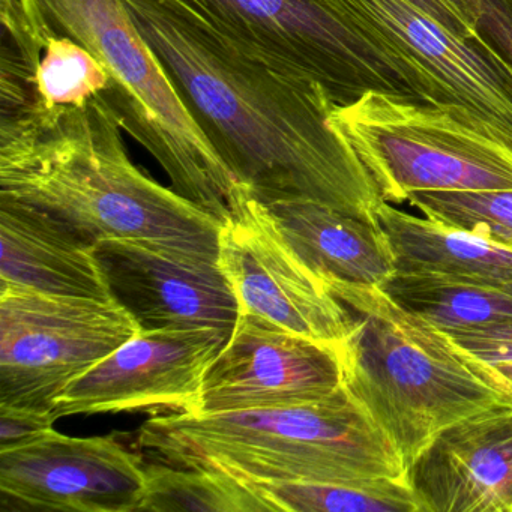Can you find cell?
Instances as JSON below:
<instances>
[{"label": "cell", "instance_id": "cell-11", "mask_svg": "<svg viewBox=\"0 0 512 512\" xmlns=\"http://www.w3.org/2000/svg\"><path fill=\"white\" fill-rule=\"evenodd\" d=\"M145 464L113 436H46L0 452V499L10 511L133 512Z\"/></svg>", "mask_w": 512, "mask_h": 512}, {"label": "cell", "instance_id": "cell-2", "mask_svg": "<svg viewBox=\"0 0 512 512\" xmlns=\"http://www.w3.org/2000/svg\"><path fill=\"white\" fill-rule=\"evenodd\" d=\"M122 131L103 98L0 107V196L47 212L92 244L128 239L218 262L223 224L140 170Z\"/></svg>", "mask_w": 512, "mask_h": 512}, {"label": "cell", "instance_id": "cell-21", "mask_svg": "<svg viewBox=\"0 0 512 512\" xmlns=\"http://www.w3.org/2000/svg\"><path fill=\"white\" fill-rule=\"evenodd\" d=\"M146 493L139 511L266 512L271 505L247 482L214 470L146 464Z\"/></svg>", "mask_w": 512, "mask_h": 512}, {"label": "cell", "instance_id": "cell-16", "mask_svg": "<svg viewBox=\"0 0 512 512\" xmlns=\"http://www.w3.org/2000/svg\"><path fill=\"white\" fill-rule=\"evenodd\" d=\"M0 290L112 299L95 244L58 218L0 196Z\"/></svg>", "mask_w": 512, "mask_h": 512}, {"label": "cell", "instance_id": "cell-19", "mask_svg": "<svg viewBox=\"0 0 512 512\" xmlns=\"http://www.w3.org/2000/svg\"><path fill=\"white\" fill-rule=\"evenodd\" d=\"M380 289L445 334L512 323L508 281L394 274Z\"/></svg>", "mask_w": 512, "mask_h": 512}, {"label": "cell", "instance_id": "cell-22", "mask_svg": "<svg viewBox=\"0 0 512 512\" xmlns=\"http://www.w3.org/2000/svg\"><path fill=\"white\" fill-rule=\"evenodd\" d=\"M35 100L47 106H86L103 97L110 76L100 61L77 41L53 34L31 77Z\"/></svg>", "mask_w": 512, "mask_h": 512}, {"label": "cell", "instance_id": "cell-13", "mask_svg": "<svg viewBox=\"0 0 512 512\" xmlns=\"http://www.w3.org/2000/svg\"><path fill=\"white\" fill-rule=\"evenodd\" d=\"M341 388L337 349L241 313L206 371L194 415L298 406L325 400Z\"/></svg>", "mask_w": 512, "mask_h": 512}, {"label": "cell", "instance_id": "cell-24", "mask_svg": "<svg viewBox=\"0 0 512 512\" xmlns=\"http://www.w3.org/2000/svg\"><path fill=\"white\" fill-rule=\"evenodd\" d=\"M479 40L512 70V0H451Z\"/></svg>", "mask_w": 512, "mask_h": 512}, {"label": "cell", "instance_id": "cell-1", "mask_svg": "<svg viewBox=\"0 0 512 512\" xmlns=\"http://www.w3.org/2000/svg\"><path fill=\"white\" fill-rule=\"evenodd\" d=\"M236 181L260 202L308 199L376 226L385 202L332 128L334 103L215 40L161 0H121Z\"/></svg>", "mask_w": 512, "mask_h": 512}, {"label": "cell", "instance_id": "cell-8", "mask_svg": "<svg viewBox=\"0 0 512 512\" xmlns=\"http://www.w3.org/2000/svg\"><path fill=\"white\" fill-rule=\"evenodd\" d=\"M421 68L467 124L512 149V70L467 25L451 0H323Z\"/></svg>", "mask_w": 512, "mask_h": 512}, {"label": "cell", "instance_id": "cell-17", "mask_svg": "<svg viewBox=\"0 0 512 512\" xmlns=\"http://www.w3.org/2000/svg\"><path fill=\"white\" fill-rule=\"evenodd\" d=\"M263 203L287 244L325 283L382 287L394 275L391 251L374 224L299 197Z\"/></svg>", "mask_w": 512, "mask_h": 512}, {"label": "cell", "instance_id": "cell-25", "mask_svg": "<svg viewBox=\"0 0 512 512\" xmlns=\"http://www.w3.org/2000/svg\"><path fill=\"white\" fill-rule=\"evenodd\" d=\"M58 421L53 412L0 406V452L20 448L46 436Z\"/></svg>", "mask_w": 512, "mask_h": 512}, {"label": "cell", "instance_id": "cell-14", "mask_svg": "<svg viewBox=\"0 0 512 512\" xmlns=\"http://www.w3.org/2000/svg\"><path fill=\"white\" fill-rule=\"evenodd\" d=\"M110 295L142 331L212 329L232 337L241 304L220 260L128 239L95 244Z\"/></svg>", "mask_w": 512, "mask_h": 512}, {"label": "cell", "instance_id": "cell-9", "mask_svg": "<svg viewBox=\"0 0 512 512\" xmlns=\"http://www.w3.org/2000/svg\"><path fill=\"white\" fill-rule=\"evenodd\" d=\"M140 331L115 299L0 290V406L53 412L71 382Z\"/></svg>", "mask_w": 512, "mask_h": 512}, {"label": "cell", "instance_id": "cell-10", "mask_svg": "<svg viewBox=\"0 0 512 512\" xmlns=\"http://www.w3.org/2000/svg\"><path fill=\"white\" fill-rule=\"evenodd\" d=\"M229 206V220L221 227L220 265L241 313L340 352L350 331L343 302L299 259L265 203L245 185H235Z\"/></svg>", "mask_w": 512, "mask_h": 512}, {"label": "cell", "instance_id": "cell-4", "mask_svg": "<svg viewBox=\"0 0 512 512\" xmlns=\"http://www.w3.org/2000/svg\"><path fill=\"white\" fill-rule=\"evenodd\" d=\"M137 445L161 463L242 481L406 479L407 473L394 443L344 385L298 406L152 416Z\"/></svg>", "mask_w": 512, "mask_h": 512}, {"label": "cell", "instance_id": "cell-15", "mask_svg": "<svg viewBox=\"0 0 512 512\" xmlns=\"http://www.w3.org/2000/svg\"><path fill=\"white\" fill-rule=\"evenodd\" d=\"M406 478L421 512H512V403L446 428Z\"/></svg>", "mask_w": 512, "mask_h": 512}, {"label": "cell", "instance_id": "cell-6", "mask_svg": "<svg viewBox=\"0 0 512 512\" xmlns=\"http://www.w3.org/2000/svg\"><path fill=\"white\" fill-rule=\"evenodd\" d=\"M47 31L85 46L106 68L103 95L122 130L169 175L172 188L221 224L238 184L194 121L121 0H37Z\"/></svg>", "mask_w": 512, "mask_h": 512}, {"label": "cell", "instance_id": "cell-26", "mask_svg": "<svg viewBox=\"0 0 512 512\" xmlns=\"http://www.w3.org/2000/svg\"><path fill=\"white\" fill-rule=\"evenodd\" d=\"M449 337L470 355L487 364L512 361V323L488 326Z\"/></svg>", "mask_w": 512, "mask_h": 512}, {"label": "cell", "instance_id": "cell-12", "mask_svg": "<svg viewBox=\"0 0 512 512\" xmlns=\"http://www.w3.org/2000/svg\"><path fill=\"white\" fill-rule=\"evenodd\" d=\"M229 337L212 329L140 331L56 398V418L197 413L206 371Z\"/></svg>", "mask_w": 512, "mask_h": 512}, {"label": "cell", "instance_id": "cell-23", "mask_svg": "<svg viewBox=\"0 0 512 512\" xmlns=\"http://www.w3.org/2000/svg\"><path fill=\"white\" fill-rule=\"evenodd\" d=\"M407 202L430 220L512 250V188L418 191Z\"/></svg>", "mask_w": 512, "mask_h": 512}, {"label": "cell", "instance_id": "cell-18", "mask_svg": "<svg viewBox=\"0 0 512 512\" xmlns=\"http://www.w3.org/2000/svg\"><path fill=\"white\" fill-rule=\"evenodd\" d=\"M376 226L394 260V274L484 278L512 283V250L416 217L382 202Z\"/></svg>", "mask_w": 512, "mask_h": 512}, {"label": "cell", "instance_id": "cell-3", "mask_svg": "<svg viewBox=\"0 0 512 512\" xmlns=\"http://www.w3.org/2000/svg\"><path fill=\"white\" fill-rule=\"evenodd\" d=\"M349 311L340 347L343 385L382 428L409 467L446 428L512 392L487 362L400 307L380 287L326 283Z\"/></svg>", "mask_w": 512, "mask_h": 512}, {"label": "cell", "instance_id": "cell-20", "mask_svg": "<svg viewBox=\"0 0 512 512\" xmlns=\"http://www.w3.org/2000/svg\"><path fill=\"white\" fill-rule=\"evenodd\" d=\"M245 482L274 512H421L407 478Z\"/></svg>", "mask_w": 512, "mask_h": 512}, {"label": "cell", "instance_id": "cell-27", "mask_svg": "<svg viewBox=\"0 0 512 512\" xmlns=\"http://www.w3.org/2000/svg\"><path fill=\"white\" fill-rule=\"evenodd\" d=\"M490 365L494 373L505 383L506 388L512 392V361L496 362Z\"/></svg>", "mask_w": 512, "mask_h": 512}, {"label": "cell", "instance_id": "cell-5", "mask_svg": "<svg viewBox=\"0 0 512 512\" xmlns=\"http://www.w3.org/2000/svg\"><path fill=\"white\" fill-rule=\"evenodd\" d=\"M179 16L337 106L382 92L449 106L437 83L356 28L323 0H161Z\"/></svg>", "mask_w": 512, "mask_h": 512}, {"label": "cell", "instance_id": "cell-7", "mask_svg": "<svg viewBox=\"0 0 512 512\" xmlns=\"http://www.w3.org/2000/svg\"><path fill=\"white\" fill-rule=\"evenodd\" d=\"M331 125L352 146L385 202H407L418 191L512 188V149L449 107L367 92L335 107Z\"/></svg>", "mask_w": 512, "mask_h": 512}]
</instances>
